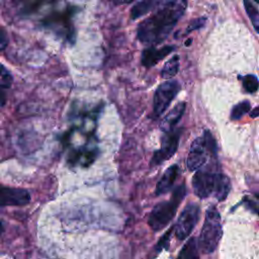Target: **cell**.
<instances>
[{
	"mask_svg": "<svg viewBox=\"0 0 259 259\" xmlns=\"http://www.w3.org/2000/svg\"><path fill=\"white\" fill-rule=\"evenodd\" d=\"M244 201L246 202L247 207L249 209H251L253 212H256L259 214V198H258V200H255V199H251L249 197H245Z\"/></svg>",
	"mask_w": 259,
	"mask_h": 259,
	"instance_id": "obj_23",
	"label": "cell"
},
{
	"mask_svg": "<svg viewBox=\"0 0 259 259\" xmlns=\"http://www.w3.org/2000/svg\"><path fill=\"white\" fill-rule=\"evenodd\" d=\"M157 3H158V0H141L140 2L135 4L131 9V13H130L131 18L133 20H136L139 17L144 16L145 14L154 10Z\"/></svg>",
	"mask_w": 259,
	"mask_h": 259,
	"instance_id": "obj_13",
	"label": "cell"
},
{
	"mask_svg": "<svg viewBox=\"0 0 259 259\" xmlns=\"http://www.w3.org/2000/svg\"><path fill=\"white\" fill-rule=\"evenodd\" d=\"M185 194L186 187L181 184L175 188L170 200L159 202L154 206L148 218V224L153 231L158 232L164 229L172 221Z\"/></svg>",
	"mask_w": 259,
	"mask_h": 259,
	"instance_id": "obj_2",
	"label": "cell"
},
{
	"mask_svg": "<svg viewBox=\"0 0 259 259\" xmlns=\"http://www.w3.org/2000/svg\"><path fill=\"white\" fill-rule=\"evenodd\" d=\"M221 174L222 173L217 172L210 165L202 166L196 170V173L192 178L194 193L200 198L214 195Z\"/></svg>",
	"mask_w": 259,
	"mask_h": 259,
	"instance_id": "obj_5",
	"label": "cell"
},
{
	"mask_svg": "<svg viewBox=\"0 0 259 259\" xmlns=\"http://www.w3.org/2000/svg\"><path fill=\"white\" fill-rule=\"evenodd\" d=\"M255 1H256V2H257V3H259V0H255Z\"/></svg>",
	"mask_w": 259,
	"mask_h": 259,
	"instance_id": "obj_27",
	"label": "cell"
},
{
	"mask_svg": "<svg viewBox=\"0 0 259 259\" xmlns=\"http://www.w3.org/2000/svg\"><path fill=\"white\" fill-rule=\"evenodd\" d=\"M179 56H173L169 61H167L161 71V76L164 79H170L174 77L179 70Z\"/></svg>",
	"mask_w": 259,
	"mask_h": 259,
	"instance_id": "obj_15",
	"label": "cell"
},
{
	"mask_svg": "<svg viewBox=\"0 0 259 259\" xmlns=\"http://www.w3.org/2000/svg\"><path fill=\"white\" fill-rule=\"evenodd\" d=\"M217 144L211 134L205 131L202 137L196 138L189 149L187 156V167L190 171H195L201 168L207 161L208 155L215 156Z\"/></svg>",
	"mask_w": 259,
	"mask_h": 259,
	"instance_id": "obj_4",
	"label": "cell"
},
{
	"mask_svg": "<svg viewBox=\"0 0 259 259\" xmlns=\"http://www.w3.org/2000/svg\"><path fill=\"white\" fill-rule=\"evenodd\" d=\"M205 21H206V18H205V17H198V18H196V19L190 21L189 24H188V27H187L186 30H185V33L187 34V33H189V32L192 31V30L199 29L200 27H202V26L204 25Z\"/></svg>",
	"mask_w": 259,
	"mask_h": 259,
	"instance_id": "obj_21",
	"label": "cell"
},
{
	"mask_svg": "<svg viewBox=\"0 0 259 259\" xmlns=\"http://www.w3.org/2000/svg\"><path fill=\"white\" fill-rule=\"evenodd\" d=\"M250 116L251 117H258L259 116V106L255 107L250 111Z\"/></svg>",
	"mask_w": 259,
	"mask_h": 259,
	"instance_id": "obj_25",
	"label": "cell"
},
{
	"mask_svg": "<svg viewBox=\"0 0 259 259\" xmlns=\"http://www.w3.org/2000/svg\"><path fill=\"white\" fill-rule=\"evenodd\" d=\"M199 205L194 202L188 203L180 213L174 225L175 236L178 240L186 239L199 220Z\"/></svg>",
	"mask_w": 259,
	"mask_h": 259,
	"instance_id": "obj_7",
	"label": "cell"
},
{
	"mask_svg": "<svg viewBox=\"0 0 259 259\" xmlns=\"http://www.w3.org/2000/svg\"><path fill=\"white\" fill-rule=\"evenodd\" d=\"M179 174H180V168L178 165L174 164L170 166L158 181L156 185V194L161 195V194L167 193L172 188Z\"/></svg>",
	"mask_w": 259,
	"mask_h": 259,
	"instance_id": "obj_11",
	"label": "cell"
},
{
	"mask_svg": "<svg viewBox=\"0 0 259 259\" xmlns=\"http://www.w3.org/2000/svg\"><path fill=\"white\" fill-rule=\"evenodd\" d=\"M244 5L246 8V12L249 15L250 19L252 20L254 27H256L257 31H259V25H258V11L255 9L253 4L250 0H244Z\"/></svg>",
	"mask_w": 259,
	"mask_h": 259,
	"instance_id": "obj_19",
	"label": "cell"
},
{
	"mask_svg": "<svg viewBox=\"0 0 259 259\" xmlns=\"http://www.w3.org/2000/svg\"><path fill=\"white\" fill-rule=\"evenodd\" d=\"M177 259H199L198 243L195 238H190L178 253Z\"/></svg>",
	"mask_w": 259,
	"mask_h": 259,
	"instance_id": "obj_14",
	"label": "cell"
},
{
	"mask_svg": "<svg viewBox=\"0 0 259 259\" xmlns=\"http://www.w3.org/2000/svg\"><path fill=\"white\" fill-rule=\"evenodd\" d=\"M172 231H174V226H172V227L163 235V237H161L160 241H159L158 244L156 245V251H157V252H160L164 247L167 246L168 241H169V239H170V236H171V234H172Z\"/></svg>",
	"mask_w": 259,
	"mask_h": 259,
	"instance_id": "obj_22",
	"label": "cell"
},
{
	"mask_svg": "<svg viewBox=\"0 0 259 259\" xmlns=\"http://www.w3.org/2000/svg\"><path fill=\"white\" fill-rule=\"evenodd\" d=\"M251 108L249 101H242L235 105L231 112V118L232 119H239L241 118L245 113H247Z\"/></svg>",
	"mask_w": 259,
	"mask_h": 259,
	"instance_id": "obj_17",
	"label": "cell"
},
{
	"mask_svg": "<svg viewBox=\"0 0 259 259\" xmlns=\"http://www.w3.org/2000/svg\"><path fill=\"white\" fill-rule=\"evenodd\" d=\"M191 44V38L187 39V41H185V46H189Z\"/></svg>",
	"mask_w": 259,
	"mask_h": 259,
	"instance_id": "obj_26",
	"label": "cell"
},
{
	"mask_svg": "<svg viewBox=\"0 0 259 259\" xmlns=\"http://www.w3.org/2000/svg\"><path fill=\"white\" fill-rule=\"evenodd\" d=\"M11 84H12V77L10 73L6 70L4 65H1V81H0L1 88L7 89L11 86Z\"/></svg>",
	"mask_w": 259,
	"mask_h": 259,
	"instance_id": "obj_20",
	"label": "cell"
},
{
	"mask_svg": "<svg viewBox=\"0 0 259 259\" xmlns=\"http://www.w3.org/2000/svg\"><path fill=\"white\" fill-rule=\"evenodd\" d=\"M8 42V38H7V35H6V31L4 28H1V31H0V48L1 50L3 51L6 47Z\"/></svg>",
	"mask_w": 259,
	"mask_h": 259,
	"instance_id": "obj_24",
	"label": "cell"
},
{
	"mask_svg": "<svg viewBox=\"0 0 259 259\" xmlns=\"http://www.w3.org/2000/svg\"><path fill=\"white\" fill-rule=\"evenodd\" d=\"M230 189H231V181H230L228 176H226L225 174L222 173L221 177H220V180H219V184H218L215 193H214L213 196L218 200H224L228 196V194L230 192Z\"/></svg>",
	"mask_w": 259,
	"mask_h": 259,
	"instance_id": "obj_16",
	"label": "cell"
},
{
	"mask_svg": "<svg viewBox=\"0 0 259 259\" xmlns=\"http://www.w3.org/2000/svg\"><path fill=\"white\" fill-rule=\"evenodd\" d=\"M30 194L26 189L5 187L1 189V206H21L30 202Z\"/></svg>",
	"mask_w": 259,
	"mask_h": 259,
	"instance_id": "obj_9",
	"label": "cell"
},
{
	"mask_svg": "<svg viewBox=\"0 0 259 259\" xmlns=\"http://www.w3.org/2000/svg\"><path fill=\"white\" fill-rule=\"evenodd\" d=\"M222 235L223 229L221 223V215L213 205L209 206L206 210L204 223L198 239V245L200 247V250L204 254L212 253L217 249Z\"/></svg>",
	"mask_w": 259,
	"mask_h": 259,
	"instance_id": "obj_3",
	"label": "cell"
},
{
	"mask_svg": "<svg viewBox=\"0 0 259 259\" xmlns=\"http://www.w3.org/2000/svg\"><path fill=\"white\" fill-rule=\"evenodd\" d=\"M243 86L249 93H253L258 90L259 82L254 75H247L243 78Z\"/></svg>",
	"mask_w": 259,
	"mask_h": 259,
	"instance_id": "obj_18",
	"label": "cell"
},
{
	"mask_svg": "<svg viewBox=\"0 0 259 259\" xmlns=\"http://www.w3.org/2000/svg\"><path fill=\"white\" fill-rule=\"evenodd\" d=\"M186 7L187 0H158L152 15L139 24L138 39L149 46L162 42L184 14Z\"/></svg>",
	"mask_w": 259,
	"mask_h": 259,
	"instance_id": "obj_1",
	"label": "cell"
},
{
	"mask_svg": "<svg viewBox=\"0 0 259 259\" xmlns=\"http://www.w3.org/2000/svg\"><path fill=\"white\" fill-rule=\"evenodd\" d=\"M179 91L180 84L176 80L166 81L156 89L153 99V113L155 117H159L165 112Z\"/></svg>",
	"mask_w": 259,
	"mask_h": 259,
	"instance_id": "obj_6",
	"label": "cell"
},
{
	"mask_svg": "<svg viewBox=\"0 0 259 259\" xmlns=\"http://www.w3.org/2000/svg\"><path fill=\"white\" fill-rule=\"evenodd\" d=\"M185 106H186L185 102H179L165 116V118L163 119V121L161 123V128L164 133H167V132H170V131L174 130L173 127L180 120V118L182 117V115L184 113Z\"/></svg>",
	"mask_w": 259,
	"mask_h": 259,
	"instance_id": "obj_12",
	"label": "cell"
},
{
	"mask_svg": "<svg viewBox=\"0 0 259 259\" xmlns=\"http://www.w3.org/2000/svg\"><path fill=\"white\" fill-rule=\"evenodd\" d=\"M181 135V130H172L165 133L162 138L161 148L156 151L151 160V166H158L169 158H171L177 151L179 145V139Z\"/></svg>",
	"mask_w": 259,
	"mask_h": 259,
	"instance_id": "obj_8",
	"label": "cell"
},
{
	"mask_svg": "<svg viewBox=\"0 0 259 259\" xmlns=\"http://www.w3.org/2000/svg\"><path fill=\"white\" fill-rule=\"evenodd\" d=\"M173 51H174V46H165V47H162L161 49H156V48L145 49L142 53V59H141L142 64L147 68L155 66L157 63H159L162 59H164Z\"/></svg>",
	"mask_w": 259,
	"mask_h": 259,
	"instance_id": "obj_10",
	"label": "cell"
}]
</instances>
